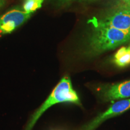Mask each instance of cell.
<instances>
[{
  "label": "cell",
  "mask_w": 130,
  "mask_h": 130,
  "mask_svg": "<svg viewBox=\"0 0 130 130\" xmlns=\"http://www.w3.org/2000/svg\"><path fill=\"white\" fill-rule=\"evenodd\" d=\"M58 1H62V2H68V1H70V0H58Z\"/></svg>",
  "instance_id": "cell-11"
},
{
  "label": "cell",
  "mask_w": 130,
  "mask_h": 130,
  "mask_svg": "<svg viewBox=\"0 0 130 130\" xmlns=\"http://www.w3.org/2000/svg\"><path fill=\"white\" fill-rule=\"evenodd\" d=\"M44 0H24L23 10L32 14L37 9L41 8Z\"/></svg>",
  "instance_id": "cell-8"
},
{
  "label": "cell",
  "mask_w": 130,
  "mask_h": 130,
  "mask_svg": "<svg viewBox=\"0 0 130 130\" xmlns=\"http://www.w3.org/2000/svg\"><path fill=\"white\" fill-rule=\"evenodd\" d=\"M130 39V32L110 27L100 21L95 24V31L90 40V48L95 54L112 50Z\"/></svg>",
  "instance_id": "cell-2"
},
{
  "label": "cell",
  "mask_w": 130,
  "mask_h": 130,
  "mask_svg": "<svg viewBox=\"0 0 130 130\" xmlns=\"http://www.w3.org/2000/svg\"><path fill=\"white\" fill-rule=\"evenodd\" d=\"M130 109V99H124L114 102L109 108L89 122L82 130H95L105 121L113 117L118 116Z\"/></svg>",
  "instance_id": "cell-4"
},
{
  "label": "cell",
  "mask_w": 130,
  "mask_h": 130,
  "mask_svg": "<svg viewBox=\"0 0 130 130\" xmlns=\"http://www.w3.org/2000/svg\"><path fill=\"white\" fill-rule=\"evenodd\" d=\"M4 3V0H0V8L3 6Z\"/></svg>",
  "instance_id": "cell-10"
},
{
  "label": "cell",
  "mask_w": 130,
  "mask_h": 130,
  "mask_svg": "<svg viewBox=\"0 0 130 130\" xmlns=\"http://www.w3.org/2000/svg\"><path fill=\"white\" fill-rule=\"evenodd\" d=\"M98 92L101 98L105 102L113 103L116 100L126 99L130 97V80L101 87Z\"/></svg>",
  "instance_id": "cell-5"
},
{
  "label": "cell",
  "mask_w": 130,
  "mask_h": 130,
  "mask_svg": "<svg viewBox=\"0 0 130 130\" xmlns=\"http://www.w3.org/2000/svg\"><path fill=\"white\" fill-rule=\"evenodd\" d=\"M63 102L81 105L78 95L73 88L71 79L68 76L61 79L44 102L34 112L24 130H32L36 123L47 110L54 105Z\"/></svg>",
  "instance_id": "cell-1"
},
{
  "label": "cell",
  "mask_w": 130,
  "mask_h": 130,
  "mask_svg": "<svg viewBox=\"0 0 130 130\" xmlns=\"http://www.w3.org/2000/svg\"><path fill=\"white\" fill-rule=\"evenodd\" d=\"M102 22L118 30L130 32V9H119Z\"/></svg>",
  "instance_id": "cell-6"
},
{
  "label": "cell",
  "mask_w": 130,
  "mask_h": 130,
  "mask_svg": "<svg viewBox=\"0 0 130 130\" xmlns=\"http://www.w3.org/2000/svg\"><path fill=\"white\" fill-rule=\"evenodd\" d=\"M31 14L19 9H12L3 14L0 17V36L13 31L28 20Z\"/></svg>",
  "instance_id": "cell-3"
},
{
  "label": "cell",
  "mask_w": 130,
  "mask_h": 130,
  "mask_svg": "<svg viewBox=\"0 0 130 130\" xmlns=\"http://www.w3.org/2000/svg\"><path fill=\"white\" fill-rule=\"evenodd\" d=\"M119 7L120 9H130V0H121Z\"/></svg>",
  "instance_id": "cell-9"
},
{
  "label": "cell",
  "mask_w": 130,
  "mask_h": 130,
  "mask_svg": "<svg viewBox=\"0 0 130 130\" xmlns=\"http://www.w3.org/2000/svg\"><path fill=\"white\" fill-rule=\"evenodd\" d=\"M113 62L119 67L130 64V47H122L113 57Z\"/></svg>",
  "instance_id": "cell-7"
},
{
  "label": "cell",
  "mask_w": 130,
  "mask_h": 130,
  "mask_svg": "<svg viewBox=\"0 0 130 130\" xmlns=\"http://www.w3.org/2000/svg\"><path fill=\"white\" fill-rule=\"evenodd\" d=\"M129 47H130V46H129Z\"/></svg>",
  "instance_id": "cell-12"
}]
</instances>
